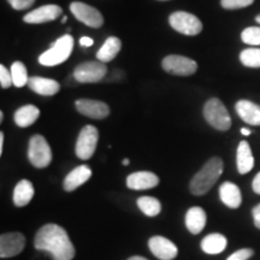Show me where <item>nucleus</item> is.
<instances>
[{
    "mask_svg": "<svg viewBox=\"0 0 260 260\" xmlns=\"http://www.w3.org/2000/svg\"><path fill=\"white\" fill-rule=\"evenodd\" d=\"M34 246L38 251L48 253L53 260H73L75 247L67 230L57 224L41 226L35 235Z\"/></svg>",
    "mask_w": 260,
    "mask_h": 260,
    "instance_id": "nucleus-1",
    "label": "nucleus"
},
{
    "mask_svg": "<svg viewBox=\"0 0 260 260\" xmlns=\"http://www.w3.org/2000/svg\"><path fill=\"white\" fill-rule=\"evenodd\" d=\"M224 162L219 157H213L205 162L204 167L191 178L189 183L191 194L195 197L206 194L222 176Z\"/></svg>",
    "mask_w": 260,
    "mask_h": 260,
    "instance_id": "nucleus-2",
    "label": "nucleus"
},
{
    "mask_svg": "<svg viewBox=\"0 0 260 260\" xmlns=\"http://www.w3.org/2000/svg\"><path fill=\"white\" fill-rule=\"evenodd\" d=\"M73 50L74 38L69 34L63 35L54 44H52L50 50L44 52L39 57V63L44 67H56L69 59Z\"/></svg>",
    "mask_w": 260,
    "mask_h": 260,
    "instance_id": "nucleus-3",
    "label": "nucleus"
},
{
    "mask_svg": "<svg viewBox=\"0 0 260 260\" xmlns=\"http://www.w3.org/2000/svg\"><path fill=\"white\" fill-rule=\"evenodd\" d=\"M204 117L212 128L226 132L232 128V117L224 104L217 98H212L204 106Z\"/></svg>",
    "mask_w": 260,
    "mask_h": 260,
    "instance_id": "nucleus-4",
    "label": "nucleus"
},
{
    "mask_svg": "<svg viewBox=\"0 0 260 260\" xmlns=\"http://www.w3.org/2000/svg\"><path fill=\"white\" fill-rule=\"evenodd\" d=\"M28 159L32 167L38 169L47 168L52 161V151L47 140L42 135H34L29 140Z\"/></svg>",
    "mask_w": 260,
    "mask_h": 260,
    "instance_id": "nucleus-5",
    "label": "nucleus"
},
{
    "mask_svg": "<svg viewBox=\"0 0 260 260\" xmlns=\"http://www.w3.org/2000/svg\"><path fill=\"white\" fill-rule=\"evenodd\" d=\"M169 23L175 30L187 37H195L203 30V23L197 16L186 11H176L170 15Z\"/></svg>",
    "mask_w": 260,
    "mask_h": 260,
    "instance_id": "nucleus-6",
    "label": "nucleus"
},
{
    "mask_svg": "<svg viewBox=\"0 0 260 260\" xmlns=\"http://www.w3.org/2000/svg\"><path fill=\"white\" fill-rule=\"evenodd\" d=\"M98 140H99V132L94 125H86L80 132L77 138L75 153L82 160H88L93 157L96 149Z\"/></svg>",
    "mask_w": 260,
    "mask_h": 260,
    "instance_id": "nucleus-7",
    "label": "nucleus"
},
{
    "mask_svg": "<svg viewBox=\"0 0 260 260\" xmlns=\"http://www.w3.org/2000/svg\"><path fill=\"white\" fill-rule=\"evenodd\" d=\"M107 74V67L103 61H86L77 65L74 71V79L80 83L100 82Z\"/></svg>",
    "mask_w": 260,
    "mask_h": 260,
    "instance_id": "nucleus-8",
    "label": "nucleus"
},
{
    "mask_svg": "<svg viewBox=\"0 0 260 260\" xmlns=\"http://www.w3.org/2000/svg\"><path fill=\"white\" fill-rule=\"evenodd\" d=\"M161 67L167 73L175 76H190L198 70L197 61L178 54L165 57L161 61Z\"/></svg>",
    "mask_w": 260,
    "mask_h": 260,
    "instance_id": "nucleus-9",
    "label": "nucleus"
},
{
    "mask_svg": "<svg viewBox=\"0 0 260 260\" xmlns=\"http://www.w3.org/2000/svg\"><path fill=\"white\" fill-rule=\"evenodd\" d=\"M70 11L77 18L90 28H100L104 24V17L100 11L93 6L81 2H74L70 5Z\"/></svg>",
    "mask_w": 260,
    "mask_h": 260,
    "instance_id": "nucleus-10",
    "label": "nucleus"
},
{
    "mask_svg": "<svg viewBox=\"0 0 260 260\" xmlns=\"http://www.w3.org/2000/svg\"><path fill=\"white\" fill-rule=\"evenodd\" d=\"M25 237L21 233H6L0 236V256L12 258L24 249Z\"/></svg>",
    "mask_w": 260,
    "mask_h": 260,
    "instance_id": "nucleus-11",
    "label": "nucleus"
},
{
    "mask_svg": "<svg viewBox=\"0 0 260 260\" xmlns=\"http://www.w3.org/2000/svg\"><path fill=\"white\" fill-rule=\"evenodd\" d=\"M148 247L152 254L160 260H172L178 254V248L174 242L162 236H153L149 239Z\"/></svg>",
    "mask_w": 260,
    "mask_h": 260,
    "instance_id": "nucleus-12",
    "label": "nucleus"
},
{
    "mask_svg": "<svg viewBox=\"0 0 260 260\" xmlns=\"http://www.w3.org/2000/svg\"><path fill=\"white\" fill-rule=\"evenodd\" d=\"M81 115L93 119H104L110 115V109L105 103L93 99H79L75 103Z\"/></svg>",
    "mask_w": 260,
    "mask_h": 260,
    "instance_id": "nucleus-13",
    "label": "nucleus"
},
{
    "mask_svg": "<svg viewBox=\"0 0 260 260\" xmlns=\"http://www.w3.org/2000/svg\"><path fill=\"white\" fill-rule=\"evenodd\" d=\"M61 12H63V10H61L60 6L53 4L44 5L28 12L23 17V21L29 24L46 23V22L57 19L61 15Z\"/></svg>",
    "mask_w": 260,
    "mask_h": 260,
    "instance_id": "nucleus-14",
    "label": "nucleus"
},
{
    "mask_svg": "<svg viewBox=\"0 0 260 260\" xmlns=\"http://www.w3.org/2000/svg\"><path fill=\"white\" fill-rule=\"evenodd\" d=\"M159 177L151 171H136L126 177V187L134 190H146L157 187Z\"/></svg>",
    "mask_w": 260,
    "mask_h": 260,
    "instance_id": "nucleus-15",
    "label": "nucleus"
},
{
    "mask_svg": "<svg viewBox=\"0 0 260 260\" xmlns=\"http://www.w3.org/2000/svg\"><path fill=\"white\" fill-rule=\"evenodd\" d=\"M92 177V170L88 165H80L70 171L64 178L63 187L67 191H73L86 183Z\"/></svg>",
    "mask_w": 260,
    "mask_h": 260,
    "instance_id": "nucleus-16",
    "label": "nucleus"
},
{
    "mask_svg": "<svg viewBox=\"0 0 260 260\" xmlns=\"http://www.w3.org/2000/svg\"><path fill=\"white\" fill-rule=\"evenodd\" d=\"M237 115L243 122L251 125H260V106L249 100H239L235 105Z\"/></svg>",
    "mask_w": 260,
    "mask_h": 260,
    "instance_id": "nucleus-17",
    "label": "nucleus"
},
{
    "mask_svg": "<svg viewBox=\"0 0 260 260\" xmlns=\"http://www.w3.org/2000/svg\"><path fill=\"white\" fill-rule=\"evenodd\" d=\"M219 198L222 203L229 209H239L242 203V195L240 188L233 182H224L219 187Z\"/></svg>",
    "mask_w": 260,
    "mask_h": 260,
    "instance_id": "nucleus-18",
    "label": "nucleus"
},
{
    "mask_svg": "<svg viewBox=\"0 0 260 260\" xmlns=\"http://www.w3.org/2000/svg\"><path fill=\"white\" fill-rule=\"evenodd\" d=\"M28 86L32 92L39 94V95L45 96L54 95V94H57L60 89V84L58 83L57 81L40 76L30 77V79H29Z\"/></svg>",
    "mask_w": 260,
    "mask_h": 260,
    "instance_id": "nucleus-19",
    "label": "nucleus"
},
{
    "mask_svg": "<svg viewBox=\"0 0 260 260\" xmlns=\"http://www.w3.org/2000/svg\"><path fill=\"white\" fill-rule=\"evenodd\" d=\"M237 170L241 175L248 174L254 168V157H253L251 146L247 141H241L236 151Z\"/></svg>",
    "mask_w": 260,
    "mask_h": 260,
    "instance_id": "nucleus-20",
    "label": "nucleus"
},
{
    "mask_svg": "<svg viewBox=\"0 0 260 260\" xmlns=\"http://www.w3.org/2000/svg\"><path fill=\"white\" fill-rule=\"evenodd\" d=\"M206 212L201 207H191L186 213V226L193 235H198L204 230L206 225Z\"/></svg>",
    "mask_w": 260,
    "mask_h": 260,
    "instance_id": "nucleus-21",
    "label": "nucleus"
},
{
    "mask_svg": "<svg viewBox=\"0 0 260 260\" xmlns=\"http://www.w3.org/2000/svg\"><path fill=\"white\" fill-rule=\"evenodd\" d=\"M35 189L34 186L30 181L28 180H22L16 184L14 189V204L17 207H23L30 203L32 198H34Z\"/></svg>",
    "mask_w": 260,
    "mask_h": 260,
    "instance_id": "nucleus-22",
    "label": "nucleus"
},
{
    "mask_svg": "<svg viewBox=\"0 0 260 260\" xmlns=\"http://www.w3.org/2000/svg\"><path fill=\"white\" fill-rule=\"evenodd\" d=\"M200 246L201 249L206 254H219V253L224 252V249L226 248L228 240L222 234L214 233L205 236L200 243Z\"/></svg>",
    "mask_w": 260,
    "mask_h": 260,
    "instance_id": "nucleus-23",
    "label": "nucleus"
},
{
    "mask_svg": "<svg viewBox=\"0 0 260 260\" xmlns=\"http://www.w3.org/2000/svg\"><path fill=\"white\" fill-rule=\"evenodd\" d=\"M122 48V41L117 37H110L106 39L104 45L99 48L96 52V58L99 61L103 63H109V61L113 60L117 54L121 52Z\"/></svg>",
    "mask_w": 260,
    "mask_h": 260,
    "instance_id": "nucleus-24",
    "label": "nucleus"
},
{
    "mask_svg": "<svg viewBox=\"0 0 260 260\" xmlns=\"http://www.w3.org/2000/svg\"><path fill=\"white\" fill-rule=\"evenodd\" d=\"M40 116V110L34 105L21 106L14 115V121L21 128H27L37 122Z\"/></svg>",
    "mask_w": 260,
    "mask_h": 260,
    "instance_id": "nucleus-25",
    "label": "nucleus"
},
{
    "mask_svg": "<svg viewBox=\"0 0 260 260\" xmlns=\"http://www.w3.org/2000/svg\"><path fill=\"white\" fill-rule=\"evenodd\" d=\"M139 209L148 217H155L160 213L161 204L153 197H141L138 199Z\"/></svg>",
    "mask_w": 260,
    "mask_h": 260,
    "instance_id": "nucleus-26",
    "label": "nucleus"
},
{
    "mask_svg": "<svg viewBox=\"0 0 260 260\" xmlns=\"http://www.w3.org/2000/svg\"><path fill=\"white\" fill-rule=\"evenodd\" d=\"M11 75H12V80H14L15 87L21 88V87L28 84L29 77L27 73V68H25V65L22 63V61H15V63H12Z\"/></svg>",
    "mask_w": 260,
    "mask_h": 260,
    "instance_id": "nucleus-27",
    "label": "nucleus"
},
{
    "mask_svg": "<svg viewBox=\"0 0 260 260\" xmlns=\"http://www.w3.org/2000/svg\"><path fill=\"white\" fill-rule=\"evenodd\" d=\"M240 60L247 68H260V48H246L240 53Z\"/></svg>",
    "mask_w": 260,
    "mask_h": 260,
    "instance_id": "nucleus-28",
    "label": "nucleus"
},
{
    "mask_svg": "<svg viewBox=\"0 0 260 260\" xmlns=\"http://www.w3.org/2000/svg\"><path fill=\"white\" fill-rule=\"evenodd\" d=\"M241 40L249 46H260V27H248L241 32Z\"/></svg>",
    "mask_w": 260,
    "mask_h": 260,
    "instance_id": "nucleus-29",
    "label": "nucleus"
},
{
    "mask_svg": "<svg viewBox=\"0 0 260 260\" xmlns=\"http://www.w3.org/2000/svg\"><path fill=\"white\" fill-rule=\"evenodd\" d=\"M254 0H220V5L225 10H237L243 9L252 5Z\"/></svg>",
    "mask_w": 260,
    "mask_h": 260,
    "instance_id": "nucleus-30",
    "label": "nucleus"
},
{
    "mask_svg": "<svg viewBox=\"0 0 260 260\" xmlns=\"http://www.w3.org/2000/svg\"><path fill=\"white\" fill-rule=\"evenodd\" d=\"M0 84H2V88H10V87L14 84V80H12L11 71H9L4 65H0Z\"/></svg>",
    "mask_w": 260,
    "mask_h": 260,
    "instance_id": "nucleus-31",
    "label": "nucleus"
},
{
    "mask_svg": "<svg viewBox=\"0 0 260 260\" xmlns=\"http://www.w3.org/2000/svg\"><path fill=\"white\" fill-rule=\"evenodd\" d=\"M254 255V251L252 248H242L233 253L226 260H248Z\"/></svg>",
    "mask_w": 260,
    "mask_h": 260,
    "instance_id": "nucleus-32",
    "label": "nucleus"
},
{
    "mask_svg": "<svg viewBox=\"0 0 260 260\" xmlns=\"http://www.w3.org/2000/svg\"><path fill=\"white\" fill-rule=\"evenodd\" d=\"M9 4L15 10H25L29 9L35 3V0H8Z\"/></svg>",
    "mask_w": 260,
    "mask_h": 260,
    "instance_id": "nucleus-33",
    "label": "nucleus"
},
{
    "mask_svg": "<svg viewBox=\"0 0 260 260\" xmlns=\"http://www.w3.org/2000/svg\"><path fill=\"white\" fill-rule=\"evenodd\" d=\"M252 188H253V190H254V193L260 195V171L255 175V177L253 178Z\"/></svg>",
    "mask_w": 260,
    "mask_h": 260,
    "instance_id": "nucleus-34",
    "label": "nucleus"
},
{
    "mask_svg": "<svg viewBox=\"0 0 260 260\" xmlns=\"http://www.w3.org/2000/svg\"><path fill=\"white\" fill-rule=\"evenodd\" d=\"M93 44H94L93 39L89 37H82L80 39V45L83 47H89V46H92Z\"/></svg>",
    "mask_w": 260,
    "mask_h": 260,
    "instance_id": "nucleus-35",
    "label": "nucleus"
},
{
    "mask_svg": "<svg viewBox=\"0 0 260 260\" xmlns=\"http://www.w3.org/2000/svg\"><path fill=\"white\" fill-rule=\"evenodd\" d=\"M4 149V133H0V154H3Z\"/></svg>",
    "mask_w": 260,
    "mask_h": 260,
    "instance_id": "nucleus-36",
    "label": "nucleus"
},
{
    "mask_svg": "<svg viewBox=\"0 0 260 260\" xmlns=\"http://www.w3.org/2000/svg\"><path fill=\"white\" fill-rule=\"evenodd\" d=\"M253 219H254V225L260 229V214L258 216H253Z\"/></svg>",
    "mask_w": 260,
    "mask_h": 260,
    "instance_id": "nucleus-37",
    "label": "nucleus"
},
{
    "mask_svg": "<svg viewBox=\"0 0 260 260\" xmlns=\"http://www.w3.org/2000/svg\"><path fill=\"white\" fill-rule=\"evenodd\" d=\"M252 214L253 216H258V214H260V204L256 205L254 209L252 210Z\"/></svg>",
    "mask_w": 260,
    "mask_h": 260,
    "instance_id": "nucleus-38",
    "label": "nucleus"
},
{
    "mask_svg": "<svg viewBox=\"0 0 260 260\" xmlns=\"http://www.w3.org/2000/svg\"><path fill=\"white\" fill-rule=\"evenodd\" d=\"M241 134L245 135V136H249L252 134V132L249 129H247V128H242L241 129Z\"/></svg>",
    "mask_w": 260,
    "mask_h": 260,
    "instance_id": "nucleus-39",
    "label": "nucleus"
},
{
    "mask_svg": "<svg viewBox=\"0 0 260 260\" xmlns=\"http://www.w3.org/2000/svg\"><path fill=\"white\" fill-rule=\"evenodd\" d=\"M128 260H147L144 256H132V258H129Z\"/></svg>",
    "mask_w": 260,
    "mask_h": 260,
    "instance_id": "nucleus-40",
    "label": "nucleus"
},
{
    "mask_svg": "<svg viewBox=\"0 0 260 260\" xmlns=\"http://www.w3.org/2000/svg\"><path fill=\"white\" fill-rule=\"evenodd\" d=\"M123 165H125V167H126V165H129V159H124V160H123Z\"/></svg>",
    "mask_w": 260,
    "mask_h": 260,
    "instance_id": "nucleus-41",
    "label": "nucleus"
},
{
    "mask_svg": "<svg viewBox=\"0 0 260 260\" xmlns=\"http://www.w3.org/2000/svg\"><path fill=\"white\" fill-rule=\"evenodd\" d=\"M67 21H68V17H67V16H64V17L61 18V23H65Z\"/></svg>",
    "mask_w": 260,
    "mask_h": 260,
    "instance_id": "nucleus-42",
    "label": "nucleus"
},
{
    "mask_svg": "<svg viewBox=\"0 0 260 260\" xmlns=\"http://www.w3.org/2000/svg\"><path fill=\"white\" fill-rule=\"evenodd\" d=\"M255 21H256V23H259V24H260V15L256 16V17H255Z\"/></svg>",
    "mask_w": 260,
    "mask_h": 260,
    "instance_id": "nucleus-43",
    "label": "nucleus"
},
{
    "mask_svg": "<svg viewBox=\"0 0 260 260\" xmlns=\"http://www.w3.org/2000/svg\"><path fill=\"white\" fill-rule=\"evenodd\" d=\"M3 119H4V113H3V112H0V121L3 122Z\"/></svg>",
    "mask_w": 260,
    "mask_h": 260,
    "instance_id": "nucleus-44",
    "label": "nucleus"
},
{
    "mask_svg": "<svg viewBox=\"0 0 260 260\" xmlns=\"http://www.w3.org/2000/svg\"><path fill=\"white\" fill-rule=\"evenodd\" d=\"M162 2H164V0H162Z\"/></svg>",
    "mask_w": 260,
    "mask_h": 260,
    "instance_id": "nucleus-45",
    "label": "nucleus"
}]
</instances>
